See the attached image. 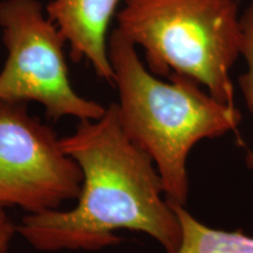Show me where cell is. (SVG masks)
Here are the masks:
<instances>
[{
	"instance_id": "1",
	"label": "cell",
	"mask_w": 253,
	"mask_h": 253,
	"mask_svg": "<svg viewBox=\"0 0 253 253\" xmlns=\"http://www.w3.org/2000/svg\"><path fill=\"white\" fill-rule=\"evenodd\" d=\"M60 142L82 172L77 205L27 213L17 233L28 244L43 252L97 251L120 244L115 232L128 230L151 237L167 253L177 252L181 223L151 158L123 131L116 103L99 120L79 122Z\"/></svg>"
},
{
	"instance_id": "2",
	"label": "cell",
	"mask_w": 253,
	"mask_h": 253,
	"mask_svg": "<svg viewBox=\"0 0 253 253\" xmlns=\"http://www.w3.org/2000/svg\"><path fill=\"white\" fill-rule=\"evenodd\" d=\"M120 125L148 155L170 204L184 205L189 196L188 157L198 142L237 131L242 113L220 102L201 84L182 75L168 81L143 65L137 49L118 30L108 39Z\"/></svg>"
},
{
	"instance_id": "3",
	"label": "cell",
	"mask_w": 253,
	"mask_h": 253,
	"mask_svg": "<svg viewBox=\"0 0 253 253\" xmlns=\"http://www.w3.org/2000/svg\"><path fill=\"white\" fill-rule=\"evenodd\" d=\"M116 30L143 49L154 75L191 79L236 106L230 74L242 46L236 0H125Z\"/></svg>"
},
{
	"instance_id": "4",
	"label": "cell",
	"mask_w": 253,
	"mask_h": 253,
	"mask_svg": "<svg viewBox=\"0 0 253 253\" xmlns=\"http://www.w3.org/2000/svg\"><path fill=\"white\" fill-rule=\"evenodd\" d=\"M7 58L0 72V101L37 102L49 119L99 120L107 107L79 95L69 80L66 41L38 0L0 1Z\"/></svg>"
},
{
	"instance_id": "5",
	"label": "cell",
	"mask_w": 253,
	"mask_h": 253,
	"mask_svg": "<svg viewBox=\"0 0 253 253\" xmlns=\"http://www.w3.org/2000/svg\"><path fill=\"white\" fill-rule=\"evenodd\" d=\"M56 132L26 102L0 101V205L56 210L80 194L82 172Z\"/></svg>"
},
{
	"instance_id": "6",
	"label": "cell",
	"mask_w": 253,
	"mask_h": 253,
	"mask_svg": "<svg viewBox=\"0 0 253 253\" xmlns=\"http://www.w3.org/2000/svg\"><path fill=\"white\" fill-rule=\"evenodd\" d=\"M121 0H52L47 17L69 46L73 61L87 60L96 75L113 82L108 55V28Z\"/></svg>"
},
{
	"instance_id": "7",
	"label": "cell",
	"mask_w": 253,
	"mask_h": 253,
	"mask_svg": "<svg viewBox=\"0 0 253 253\" xmlns=\"http://www.w3.org/2000/svg\"><path fill=\"white\" fill-rule=\"evenodd\" d=\"M170 205L182 227L181 245L176 253H253V237L242 231L212 229L196 219L184 205Z\"/></svg>"
},
{
	"instance_id": "8",
	"label": "cell",
	"mask_w": 253,
	"mask_h": 253,
	"mask_svg": "<svg viewBox=\"0 0 253 253\" xmlns=\"http://www.w3.org/2000/svg\"><path fill=\"white\" fill-rule=\"evenodd\" d=\"M242 24V46L240 55L248 63V71L239 77V88L244 96L248 108L253 115V1L240 17ZM246 164L253 170V150L246 156Z\"/></svg>"
},
{
	"instance_id": "9",
	"label": "cell",
	"mask_w": 253,
	"mask_h": 253,
	"mask_svg": "<svg viewBox=\"0 0 253 253\" xmlns=\"http://www.w3.org/2000/svg\"><path fill=\"white\" fill-rule=\"evenodd\" d=\"M6 208L0 205V253H7L12 239L17 233V225L6 212Z\"/></svg>"
}]
</instances>
